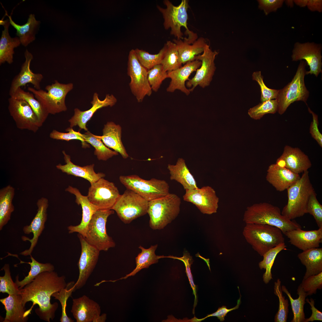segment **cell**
<instances>
[{
  "instance_id": "cell-1",
  "label": "cell",
  "mask_w": 322,
  "mask_h": 322,
  "mask_svg": "<svg viewBox=\"0 0 322 322\" xmlns=\"http://www.w3.org/2000/svg\"><path fill=\"white\" fill-rule=\"evenodd\" d=\"M64 275L59 276L54 271L42 272L38 275L30 283L19 289L18 295L22 298L23 306L27 302L32 301L34 305L38 304L39 308L35 312L39 318L50 322L55 317L58 307L57 302L51 304L50 298L54 292L60 291L66 286L67 283Z\"/></svg>"
},
{
  "instance_id": "cell-2",
  "label": "cell",
  "mask_w": 322,
  "mask_h": 322,
  "mask_svg": "<svg viewBox=\"0 0 322 322\" xmlns=\"http://www.w3.org/2000/svg\"><path fill=\"white\" fill-rule=\"evenodd\" d=\"M246 224H265L276 227L283 234L301 226L296 221L283 216L280 208L267 202L256 203L247 207L243 218Z\"/></svg>"
},
{
  "instance_id": "cell-3",
  "label": "cell",
  "mask_w": 322,
  "mask_h": 322,
  "mask_svg": "<svg viewBox=\"0 0 322 322\" xmlns=\"http://www.w3.org/2000/svg\"><path fill=\"white\" fill-rule=\"evenodd\" d=\"M242 233L247 242L261 256L271 249L285 242L281 230L267 224H246Z\"/></svg>"
},
{
  "instance_id": "cell-4",
  "label": "cell",
  "mask_w": 322,
  "mask_h": 322,
  "mask_svg": "<svg viewBox=\"0 0 322 322\" xmlns=\"http://www.w3.org/2000/svg\"><path fill=\"white\" fill-rule=\"evenodd\" d=\"M288 201L281 213L288 219L292 220L306 213V208L310 196L314 191L311 182L308 171L287 189Z\"/></svg>"
},
{
  "instance_id": "cell-5",
  "label": "cell",
  "mask_w": 322,
  "mask_h": 322,
  "mask_svg": "<svg viewBox=\"0 0 322 322\" xmlns=\"http://www.w3.org/2000/svg\"><path fill=\"white\" fill-rule=\"evenodd\" d=\"M181 204L180 197L170 193L148 202L147 213L150 227L154 230L164 229L178 216Z\"/></svg>"
},
{
  "instance_id": "cell-6",
  "label": "cell",
  "mask_w": 322,
  "mask_h": 322,
  "mask_svg": "<svg viewBox=\"0 0 322 322\" xmlns=\"http://www.w3.org/2000/svg\"><path fill=\"white\" fill-rule=\"evenodd\" d=\"M306 62L300 61L297 70L291 82L283 88L279 89L276 100L278 106L277 112L280 115L283 114L288 107L293 102L302 101L306 104L309 92L304 82L306 75Z\"/></svg>"
},
{
  "instance_id": "cell-7",
  "label": "cell",
  "mask_w": 322,
  "mask_h": 322,
  "mask_svg": "<svg viewBox=\"0 0 322 322\" xmlns=\"http://www.w3.org/2000/svg\"><path fill=\"white\" fill-rule=\"evenodd\" d=\"M73 88L72 83L63 84L55 80L54 83L46 86L47 92L31 87H28L27 89L33 94L49 114H55L67 110L65 99L67 93Z\"/></svg>"
},
{
  "instance_id": "cell-8",
  "label": "cell",
  "mask_w": 322,
  "mask_h": 322,
  "mask_svg": "<svg viewBox=\"0 0 322 322\" xmlns=\"http://www.w3.org/2000/svg\"><path fill=\"white\" fill-rule=\"evenodd\" d=\"M164 4L166 8L157 5V8L162 14L164 19L163 26L166 30L171 29L170 34L177 39H182L183 33L181 31L182 27L186 29V33L189 37L193 36L195 33L190 30L187 27V10L189 7L188 1L182 0L177 6L174 5L168 0H164Z\"/></svg>"
},
{
  "instance_id": "cell-9",
  "label": "cell",
  "mask_w": 322,
  "mask_h": 322,
  "mask_svg": "<svg viewBox=\"0 0 322 322\" xmlns=\"http://www.w3.org/2000/svg\"><path fill=\"white\" fill-rule=\"evenodd\" d=\"M119 179L126 189L134 192L148 202L170 193L169 185L163 180L152 178L146 180L136 175L120 176Z\"/></svg>"
},
{
  "instance_id": "cell-10",
  "label": "cell",
  "mask_w": 322,
  "mask_h": 322,
  "mask_svg": "<svg viewBox=\"0 0 322 322\" xmlns=\"http://www.w3.org/2000/svg\"><path fill=\"white\" fill-rule=\"evenodd\" d=\"M114 213L112 209L98 210L88 224L84 239L100 251H107L115 246L112 237L107 234L106 225L108 217Z\"/></svg>"
},
{
  "instance_id": "cell-11",
  "label": "cell",
  "mask_w": 322,
  "mask_h": 322,
  "mask_svg": "<svg viewBox=\"0 0 322 322\" xmlns=\"http://www.w3.org/2000/svg\"><path fill=\"white\" fill-rule=\"evenodd\" d=\"M148 203L140 196L127 189L120 195L111 209L116 212L123 223L129 224L147 213Z\"/></svg>"
},
{
  "instance_id": "cell-12",
  "label": "cell",
  "mask_w": 322,
  "mask_h": 322,
  "mask_svg": "<svg viewBox=\"0 0 322 322\" xmlns=\"http://www.w3.org/2000/svg\"><path fill=\"white\" fill-rule=\"evenodd\" d=\"M127 66V74L131 79L130 88L137 102H141L146 96H150L152 92L148 80V70L140 64L134 49L129 52Z\"/></svg>"
},
{
  "instance_id": "cell-13",
  "label": "cell",
  "mask_w": 322,
  "mask_h": 322,
  "mask_svg": "<svg viewBox=\"0 0 322 322\" xmlns=\"http://www.w3.org/2000/svg\"><path fill=\"white\" fill-rule=\"evenodd\" d=\"M8 109L18 129L27 130L34 133L41 127L38 118L26 100L10 97Z\"/></svg>"
},
{
  "instance_id": "cell-14",
  "label": "cell",
  "mask_w": 322,
  "mask_h": 322,
  "mask_svg": "<svg viewBox=\"0 0 322 322\" xmlns=\"http://www.w3.org/2000/svg\"><path fill=\"white\" fill-rule=\"evenodd\" d=\"M120 195L113 182L102 178L91 184L87 196L98 210H105L111 209Z\"/></svg>"
},
{
  "instance_id": "cell-15",
  "label": "cell",
  "mask_w": 322,
  "mask_h": 322,
  "mask_svg": "<svg viewBox=\"0 0 322 322\" xmlns=\"http://www.w3.org/2000/svg\"><path fill=\"white\" fill-rule=\"evenodd\" d=\"M218 54L216 51H213L207 44L202 54L196 56L195 60L201 62L200 67L196 70L195 76L187 82L186 85L190 92L197 86L202 88L208 86L211 82L215 71L214 63L215 57Z\"/></svg>"
},
{
  "instance_id": "cell-16",
  "label": "cell",
  "mask_w": 322,
  "mask_h": 322,
  "mask_svg": "<svg viewBox=\"0 0 322 322\" xmlns=\"http://www.w3.org/2000/svg\"><path fill=\"white\" fill-rule=\"evenodd\" d=\"M81 253L78 263L79 275L75 285V291L83 287L93 272L98 261L100 251L78 234Z\"/></svg>"
},
{
  "instance_id": "cell-17",
  "label": "cell",
  "mask_w": 322,
  "mask_h": 322,
  "mask_svg": "<svg viewBox=\"0 0 322 322\" xmlns=\"http://www.w3.org/2000/svg\"><path fill=\"white\" fill-rule=\"evenodd\" d=\"M322 48L321 44L313 42H297L292 51V61L304 60L310 69L306 71V75L313 74L317 77L322 72Z\"/></svg>"
},
{
  "instance_id": "cell-18",
  "label": "cell",
  "mask_w": 322,
  "mask_h": 322,
  "mask_svg": "<svg viewBox=\"0 0 322 322\" xmlns=\"http://www.w3.org/2000/svg\"><path fill=\"white\" fill-rule=\"evenodd\" d=\"M183 198L184 201L195 205L203 214L211 215L217 212L219 199L210 186L186 190Z\"/></svg>"
},
{
  "instance_id": "cell-19",
  "label": "cell",
  "mask_w": 322,
  "mask_h": 322,
  "mask_svg": "<svg viewBox=\"0 0 322 322\" xmlns=\"http://www.w3.org/2000/svg\"><path fill=\"white\" fill-rule=\"evenodd\" d=\"M77 322H104L106 315H100L99 304L86 295L72 300L71 310Z\"/></svg>"
},
{
  "instance_id": "cell-20",
  "label": "cell",
  "mask_w": 322,
  "mask_h": 322,
  "mask_svg": "<svg viewBox=\"0 0 322 322\" xmlns=\"http://www.w3.org/2000/svg\"><path fill=\"white\" fill-rule=\"evenodd\" d=\"M38 207L37 212L30 225L24 226L23 231L26 234L32 233L33 237L30 239L26 236L22 237L24 241H28L31 243L29 248L21 253L20 254L24 256L31 255L34 248L37 244L39 237L44 228L45 223L47 219V209L49 206L48 199L42 197L39 199L36 203Z\"/></svg>"
},
{
  "instance_id": "cell-21",
  "label": "cell",
  "mask_w": 322,
  "mask_h": 322,
  "mask_svg": "<svg viewBox=\"0 0 322 322\" xmlns=\"http://www.w3.org/2000/svg\"><path fill=\"white\" fill-rule=\"evenodd\" d=\"M276 164L292 172L299 174L306 171L312 166L308 157L298 148L286 145Z\"/></svg>"
},
{
  "instance_id": "cell-22",
  "label": "cell",
  "mask_w": 322,
  "mask_h": 322,
  "mask_svg": "<svg viewBox=\"0 0 322 322\" xmlns=\"http://www.w3.org/2000/svg\"><path fill=\"white\" fill-rule=\"evenodd\" d=\"M117 102L116 98L112 94L106 95L105 99L101 100L98 97V94L95 93L93 100L91 102L92 106L90 109L84 111H81L78 108L75 109L74 115L68 121L70 123V127L72 128L78 126L80 129L87 131L86 124L95 112L103 107H112Z\"/></svg>"
},
{
  "instance_id": "cell-23",
  "label": "cell",
  "mask_w": 322,
  "mask_h": 322,
  "mask_svg": "<svg viewBox=\"0 0 322 322\" xmlns=\"http://www.w3.org/2000/svg\"><path fill=\"white\" fill-rule=\"evenodd\" d=\"M25 60L23 64L20 72L13 78L10 85L9 94L12 95L19 87L25 86L26 84L31 83L37 90L41 89L40 83L43 78L40 73H33L30 69V64L33 59L32 54L27 49L24 52Z\"/></svg>"
},
{
  "instance_id": "cell-24",
  "label": "cell",
  "mask_w": 322,
  "mask_h": 322,
  "mask_svg": "<svg viewBox=\"0 0 322 322\" xmlns=\"http://www.w3.org/2000/svg\"><path fill=\"white\" fill-rule=\"evenodd\" d=\"M65 191L75 196V202L78 205H80L82 209L80 223L76 226L70 225L68 227L69 233L77 232L84 237L88 224L93 215L98 209L89 201L87 196L82 195L76 188L69 186L66 189Z\"/></svg>"
},
{
  "instance_id": "cell-25",
  "label": "cell",
  "mask_w": 322,
  "mask_h": 322,
  "mask_svg": "<svg viewBox=\"0 0 322 322\" xmlns=\"http://www.w3.org/2000/svg\"><path fill=\"white\" fill-rule=\"evenodd\" d=\"M284 234L290 243L303 251L318 248L322 242V228L305 231L298 228L286 232Z\"/></svg>"
},
{
  "instance_id": "cell-26",
  "label": "cell",
  "mask_w": 322,
  "mask_h": 322,
  "mask_svg": "<svg viewBox=\"0 0 322 322\" xmlns=\"http://www.w3.org/2000/svg\"><path fill=\"white\" fill-rule=\"evenodd\" d=\"M201 64L200 61L195 59L187 62L177 69L167 72L168 78H170L171 81L166 89L167 91L173 92L177 89L188 95L191 92L186 87L185 82L189 79L188 78L191 74L196 71Z\"/></svg>"
},
{
  "instance_id": "cell-27",
  "label": "cell",
  "mask_w": 322,
  "mask_h": 322,
  "mask_svg": "<svg viewBox=\"0 0 322 322\" xmlns=\"http://www.w3.org/2000/svg\"><path fill=\"white\" fill-rule=\"evenodd\" d=\"M266 177L267 181L277 191H282L297 181L300 176L275 163L268 167Z\"/></svg>"
},
{
  "instance_id": "cell-28",
  "label": "cell",
  "mask_w": 322,
  "mask_h": 322,
  "mask_svg": "<svg viewBox=\"0 0 322 322\" xmlns=\"http://www.w3.org/2000/svg\"><path fill=\"white\" fill-rule=\"evenodd\" d=\"M66 164L62 165L59 164L56 168L62 172L68 175L80 177L88 181L92 184L103 178L105 174L101 172L96 173L94 170V164L80 166L74 164L71 161L70 156L67 154L64 151H62Z\"/></svg>"
},
{
  "instance_id": "cell-29",
  "label": "cell",
  "mask_w": 322,
  "mask_h": 322,
  "mask_svg": "<svg viewBox=\"0 0 322 322\" xmlns=\"http://www.w3.org/2000/svg\"><path fill=\"white\" fill-rule=\"evenodd\" d=\"M178 48L180 64H185L195 60L196 56L203 52L207 44L205 39L201 37L196 40L188 39H174Z\"/></svg>"
},
{
  "instance_id": "cell-30",
  "label": "cell",
  "mask_w": 322,
  "mask_h": 322,
  "mask_svg": "<svg viewBox=\"0 0 322 322\" xmlns=\"http://www.w3.org/2000/svg\"><path fill=\"white\" fill-rule=\"evenodd\" d=\"M101 136L97 135L104 145L119 153L124 159L129 157L121 140L122 129L120 126L112 121L104 125Z\"/></svg>"
},
{
  "instance_id": "cell-31",
  "label": "cell",
  "mask_w": 322,
  "mask_h": 322,
  "mask_svg": "<svg viewBox=\"0 0 322 322\" xmlns=\"http://www.w3.org/2000/svg\"><path fill=\"white\" fill-rule=\"evenodd\" d=\"M0 24L4 27L0 40V64L7 62L10 64L13 62L14 48L21 44L18 37L12 38L10 35L9 27L10 24L9 19L0 20Z\"/></svg>"
},
{
  "instance_id": "cell-32",
  "label": "cell",
  "mask_w": 322,
  "mask_h": 322,
  "mask_svg": "<svg viewBox=\"0 0 322 322\" xmlns=\"http://www.w3.org/2000/svg\"><path fill=\"white\" fill-rule=\"evenodd\" d=\"M4 306L6 311L4 322H25L28 319L26 317V308L22 302L19 295H9L7 297L0 299Z\"/></svg>"
},
{
  "instance_id": "cell-33",
  "label": "cell",
  "mask_w": 322,
  "mask_h": 322,
  "mask_svg": "<svg viewBox=\"0 0 322 322\" xmlns=\"http://www.w3.org/2000/svg\"><path fill=\"white\" fill-rule=\"evenodd\" d=\"M167 168L169 171L170 180L180 183L185 190L198 188L195 178L183 158H179L174 165L168 164Z\"/></svg>"
},
{
  "instance_id": "cell-34",
  "label": "cell",
  "mask_w": 322,
  "mask_h": 322,
  "mask_svg": "<svg viewBox=\"0 0 322 322\" xmlns=\"http://www.w3.org/2000/svg\"><path fill=\"white\" fill-rule=\"evenodd\" d=\"M298 257L306 267L303 279L322 272V248H315L303 251Z\"/></svg>"
},
{
  "instance_id": "cell-35",
  "label": "cell",
  "mask_w": 322,
  "mask_h": 322,
  "mask_svg": "<svg viewBox=\"0 0 322 322\" xmlns=\"http://www.w3.org/2000/svg\"><path fill=\"white\" fill-rule=\"evenodd\" d=\"M5 14L8 16L10 24L16 30V34L22 45L26 47L35 40L36 31L40 22L36 20L34 14H30L27 22L22 25L16 23L12 19L11 16H9L7 12Z\"/></svg>"
},
{
  "instance_id": "cell-36",
  "label": "cell",
  "mask_w": 322,
  "mask_h": 322,
  "mask_svg": "<svg viewBox=\"0 0 322 322\" xmlns=\"http://www.w3.org/2000/svg\"><path fill=\"white\" fill-rule=\"evenodd\" d=\"M15 189L10 185L0 190V230L2 229L10 220L12 213L14 210L12 201Z\"/></svg>"
},
{
  "instance_id": "cell-37",
  "label": "cell",
  "mask_w": 322,
  "mask_h": 322,
  "mask_svg": "<svg viewBox=\"0 0 322 322\" xmlns=\"http://www.w3.org/2000/svg\"><path fill=\"white\" fill-rule=\"evenodd\" d=\"M158 245L156 244L146 249L140 246L139 248L141 251L135 258L136 267L131 273L122 278L126 279L129 277L134 276L142 269L148 268L151 264L157 263L159 259L168 257L164 256L156 255L155 251Z\"/></svg>"
},
{
  "instance_id": "cell-38",
  "label": "cell",
  "mask_w": 322,
  "mask_h": 322,
  "mask_svg": "<svg viewBox=\"0 0 322 322\" xmlns=\"http://www.w3.org/2000/svg\"><path fill=\"white\" fill-rule=\"evenodd\" d=\"M282 291L288 296L290 302L293 317L291 322H304L305 319L304 312V306L306 303V298L307 296L306 292L302 288L301 284L297 290V294L298 295V298L294 299L290 293L284 285L281 286Z\"/></svg>"
},
{
  "instance_id": "cell-39",
  "label": "cell",
  "mask_w": 322,
  "mask_h": 322,
  "mask_svg": "<svg viewBox=\"0 0 322 322\" xmlns=\"http://www.w3.org/2000/svg\"><path fill=\"white\" fill-rule=\"evenodd\" d=\"M10 97L23 99L27 102L36 115L41 126H42L49 114L40 102L35 98L33 94L25 91L19 87Z\"/></svg>"
},
{
  "instance_id": "cell-40",
  "label": "cell",
  "mask_w": 322,
  "mask_h": 322,
  "mask_svg": "<svg viewBox=\"0 0 322 322\" xmlns=\"http://www.w3.org/2000/svg\"><path fill=\"white\" fill-rule=\"evenodd\" d=\"M30 258L31 262H25L21 261V263H27L30 265V270L28 275L25 277L24 278L20 281L18 280L19 276L17 275L16 278L15 283L19 289H22L26 285L31 282L38 275L41 273L46 271L52 272L54 271V266L50 263H41L36 261L31 256Z\"/></svg>"
},
{
  "instance_id": "cell-41",
  "label": "cell",
  "mask_w": 322,
  "mask_h": 322,
  "mask_svg": "<svg viewBox=\"0 0 322 322\" xmlns=\"http://www.w3.org/2000/svg\"><path fill=\"white\" fill-rule=\"evenodd\" d=\"M82 136L86 142L90 143L94 148V154L99 160L106 161L113 156L118 155L117 152L110 149L97 135L89 131H88L84 134H82Z\"/></svg>"
},
{
  "instance_id": "cell-42",
  "label": "cell",
  "mask_w": 322,
  "mask_h": 322,
  "mask_svg": "<svg viewBox=\"0 0 322 322\" xmlns=\"http://www.w3.org/2000/svg\"><path fill=\"white\" fill-rule=\"evenodd\" d=\"M286 247L285 242L281 243L269 250L263 255V260L259 263L258 265L261 269L265 270L263 276L265 284L268 283L273 278L271 269L277 255L281 251L285 250Z\"/></svg>"
},
{
  "instance_id": "cell-43",
  "label": "cell",
  "mask_w": 322,
  "mask_h": 322,
  "mask_svg": "<svg viewBox=\"0 0 322 322\" xmlns=\"http://www.w3.org/2000/svg\"><path fill=\"white\" fill-rule=\"evenodd\" d=\"M166 49L161 64L166 72L171 71L182 66L179 61V55L177 45L173 42L167 41Z\"/></svg>"
},
{
  "instance_id": "cell-44",
  "label": "cell",
  "mask_w": 322,
  "mask_h": 322,
  "mask_svg": "<svg viewBox=\"0 0 322 322\" xmlns=\"http://www.w3.org/2000/svg\"><path fill=\"white\" fill-rule=\"evenodd\" d=\"M166 49L165 44L159 52L152 54L148 52L138 48L134 49L138 60L140 64L149 70L156 65L161 64Z\"/></svg>"
},
{
  "instance_id": "cell-45",
  "label": "cell",
  "mask_w": 322,
  "mask_h": 322,
  "mask_svg": "<svg viewBox=\"0 0 322 322\" xmlns=\"http://www.w3.org/2000/svg\"><path fill=\"white\" fill-rule=\"evenodd\" d=\"M75 282L71 281L67 283L66 286L60 291L55 292L52 295L55 299L60 302L62 307V314L60 321L61 322H73L74 320L68 317L66 313V303L68 298L71 295L73 292L75 291Z\"/></svg>"
},
{
  "instance_id": "cell-46",
  "label": "cell",
  "mask_w": 322,
  "mask_h": 322,
  "mask_svg": "<svg viewBox=\"0 0 322 322\" xmlns=\"http://www.w3.org/2000/svg\"><path fill=\"white\" fill-rule=\"evenodd\" d=\"M278 104L276 99L261 102L256 106L250 109L248 114L252 118L259 120L265 114H274L277 112Z\"/></svg>"
},
{
  "instance_id": "cell-47",
  "label": "cell",
  "mask_w": 322,
  "mask_h": 322,
  "mask_svg": "<svg viewBox=\"0 0 322 322\" xmlns=\"http://www.w3.org/2000/svg\"><path fill=\"white\" fill-rule=\"evenodd\" d=\"M274 293L279 299V307L274 318L275 322H286L289 312V303L288 299H285L281 290V281L279 279L275 282Z\"/></svg>"
},
{
  "instance_id": "cell-48",
  "label": "cell",
  "mask_w": 322,
  "mask_h": 322,
  "mask_svg": "<svg viewBox=\"0 0 322 322\" xmlns=\"http://www.w3.org/2000/svg\"><path fill=\"white\" fill-rule=\"evenodd\" d=\"M168 78V74L161 64L155 66L148 71V79L152 91L157 92L163 81Z\"/></svg>"
},
{
  "instance_id": "cell-49",
  "label": "cell",
  "mask_w": 322,
  "mask_h": 322,
  "mask_svg": "<svg viewBox=\"0 0 322 322\" xmlns=\"http://www.w3.org/2000/svg\"><path fill=\"white\" fill-rule=\"evenodd\" d=\"M1 270L4 271V275L0 276V292L9 295H18L19 289L12 279L9 264H5Z\"/></svg>"
},
{
  "instance_id": "cell-50",
  "label": "cell",
  "mask_w": 322,
  "mask_h": 322,
  "mask_svg": "<svg viewBox=\"0 0 322 322\" xmlns=\"http://www.w3.org/2000/svg\"><path fill=\"white\" fill-rule=\"evenodd\" d=\"M253 79L256 81L261 89V102L276 99L279 90L271 89L267 87L263 81V77L260 71L254 72L252 74Z\"/></svg>"
},
{
  "instance_id": "cell-51",
  "label": "cell",
  "mask_w": 322,
  "mask_h": 322,
  "mask_svg": "<svg viewBox=\"0 0 322 322\" xmlns=\"http://www.w3.org/2000/svg\"><path fill=\"white\" fill-rule=\"evenodd\" d=\"M312 215L319 228H322V205L316 197L315 191L310 195L306 208V213Z\"/></svg>"
},
{
  "instance_id": "cell-52",
  "label": "cell",
  "mask_w": 322,
  "mask_h": 322,
  "mask_svg": "<svg viewBox=\"0 0 322 322\" xmlns=\"http://www.w3.org/2000/svg\"><path fill=\"white\" fill-rule=\"evenodd\" d=\"M301 284L307 296L316 294L318 289L321 290L322 288V272L303 279Z\"/></svg>"
},
{
  "instance_id": "cell-53",
  "label": "cell",
  "mask_w": 322,
  "mask_h": 322,
  "mask_svg": "<svg viewBox=\"0 0 322 322\" xmlns=\"http://www.w3.org/2000/svg\"><path fill=\"white\" fill-rule=\"evenodd\" d=\"M67 133L60 132L53 130L50 134L49 137L52 139L62 140L69 141L73 140H78L81 142L82 147L86 148L89 147L82 137V134L79 131H74L72 128L69 127L66 130Z\"/></svg>"
},
{
  "instance_id": "cell-54",
  "label": "cell",
  "mask_w": 322,
  "mask_h": 322,
  "mask_svg": "<svg viewBox=\"0 0 322 322\" xmlns=\"http://www.w3.org/2000/svg\"><path fill=\"white\" fill-rule=\"evenodd\" d=\"M168 258L179 260L183 261L185 265L186 272L191 287L193 289V293L195 296V300L193 305L194 308L193 310V313H194V308L196 305L197 301L196 286L194 284L191 270V265L193 262L192 258L190 254L187 252L184 253L183 254V256L181 257H177L172 256H168Z\"/></svg>"
},
{
  "instance_id": "cell-55",
  "label": "cell",
  "mask_w": 322,
  "mask_h": 322,
  "mask_svg": "<svg viewBox=\"0 0 322 322\" xmlns=\"http://www.w3.org/2000/svg\"><path fill=\"white\" fill-rule=\"evenodd\" d=\"M258 8L263 10L265 15H267L272 12H276L282 6L283 0H258Z\"/></svg>"
},
{
  "instance_id": "cell-56",
  "label": "cell",
  "mask_w": 322,
  "mask_h": 322,
  "mask_svg": "<svg viewBox=\"0 0 322 322\" xmlns=\"http://www.w3.org/2000/svg\"><path fill=\"white\" fill-rule=\"evenodd\" d=\"M308 111L312 114V120L311 122L309 132L312 137L317 142L320 146L322 147V135L318 129L319 122L318 115L308 107Z\"/></svg>"
},
{
  "instance_id": "cell-57",
  "label": "cell",
  "mask_w": 322,
  "mask_h": 322,
  "mask_svg": "<svg viewBox=\"0 0 322 322\" xmlns=\"http://www.w3.org/2000/svg\"><path fill=\"white\" fill-rule=\"evenodd\" d=\"M241 302V295H240V297L237 301V304L235 307L229 309H227L226 306H223L221 307H219L215 312L208 315L205 317L201 319H198L197 318H195L194 319L193 321L196 322H200L208 317L215 316L216 317L221 321H223L225 320V316L229 312L237 309L239 308Z\"/></svg>"
},
{
  "instance_id": "cell-58",
  "label": "cell",
  "mask_w": 322,
  "mask_h": 322,
  "mask_svg": "<svg viewBox=\"0 0 322 322\" xmlns=\"http://www.w3.org/2000/svg\"><path fill=\"white\" fill-rule=\"evenodd\" d=\"M305 301L310 306L312 314L309 318L305 319L304 322H312L315 321H322V313L315 306L314 300L312 298H311L309 300L308 298H306L305 299Z\"/></svg>"
},
{
  "instance_id": "cell-59",
  "label": "cell",
  "mask_w": 322,
  "mask_h": 322,
  "mask_svg": "<svg viewBox=\"0 0 322 322\" xmlns=\"http://www.w3.org/2000/svg\"><path fill=\"white\" fill-rule=\"evenodd\" d=\"M307 6L308 9L312 12H322V0H309Z\"/></svg>"
},
{
  "instance_id": "cell-60",
  "label": "cell",
  "mask_w": 322,
  "mask_h": 322,
  "mask_svg": "<svg viewBox=\"0 0 322 322\" xmlns=\"http://www.w3.org/2000/svg\"><path fill=\"white\" fill-rule=\"evenodd\" d=\"M309 0H295L294 2L296 5L301 7H305L307 6Z\"/></svg>"
},
{
  "instance_id": "cell-61",
  "label": "cell",
  "mask_w": 322,
  "mask_h": 322,
  "mask_svg": "<svg viewBox=\"0 0 322 322\" xmlns=\"http://www.w3.org/2000/svg\"><path fill=\"white\" fill-rule=\"evenodd\" d=\"M286 4L287 5L290 7H292L294 6V1L292 0H287L284 1Z\"/></svg>"
}]
</instances>
